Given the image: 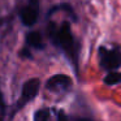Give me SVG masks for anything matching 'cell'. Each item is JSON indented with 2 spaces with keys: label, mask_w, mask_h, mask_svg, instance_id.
Masks as SVG:
<instances>
[{
  "label": "cell",
  "mask_w": 121,
  "mask_h": 121,
  "mask_svg": "<svg viewBox=\"0 0 121 121\" xmlns=\"http://www.w3.org/2000/svg\"><path fill=\"white\" fill-rule=\"evenodd\" d=\"M47 31H48V35H50L51 40L56 44V47L63 50L65 52V55L74 63V65H77L78 46H77V42L73 37V33H72V29H70V24L63 22L60 26H57L56 24L51 22Z\"/></svg>",
  "instance_id": "6da1fadb"
},
{
  "label": "cell",
  "mask_w": 121,
  "mask_h": 121,
  "mask_svg": "<svg viewBox=\"0 0 121 121\" xmlns=\"http://www.w3.org/2000/svg\"><path fill=\"white\" fill-rule=\"evenodd\" d=\"M99 64L104 70L115 72L121 66V48H99Z\"/></svg>",
  "instance_id": "7a4b0ae2"
},
{
  "label": "cell",
  "mask_w": 121,
  "mask_h": 121,
  "mask_svg": "<svg viewBox=\"0 0 121 121\" xmlns=\"http://www.w3.org/2000/svg\"><path fill=\"white\" fill-rule=\"evenodd\" d=\"M39 87H40V81L38 78H30L25 82L24 87H22V91H21V96L17 100L16 105H14V108H13L12 117H13L17 112H20L27 103H30L35 96H37L38 91H39Z\"/></svg>",
  "instance_id": "3957f363"
},
{
  "label": "cell",
  "mask_w": 121,
  "mask_h": 121,
  "mask_svg": "<svg viewBox=\"0 0 121 121\" xmlns=\"http://www.w3.org/2000/svg\"><path fill=\"white\" fill-rule=\"evenodd\" d=\"M39 16V0H29L27 4L21 9V21L25 26H33L38 21Z\"/></svg>",
  "instance_id": "277c9868"
},
{
  "label": "cell",
  "mask_w": 121,
  "mask_h": 121,
  "mask_svg": "<svg viewBox=\"0 0 121 121\" xmlns=\"http://www.w3.org/2000/svg\"><path fill=\"white\" fill-rule=\"evenodd\" d=\"M72 85V78L68 74H55L51 78H48V81L46 82V87L50 91H65L70 87Z\"/></svg>",
  "instance_id": "5b68a950"
},
{
  "label": "cell",
  "mask_w": 121,
  "mask_h": 121,
  "mask_svg": "<svg viewBox=\"0 0 121 121\" xmlns=\"http://www.w3.org/2000/svg\"><path fill=\"white\" fill-rule=\"evenodd\" d=\"M25 42H26V48H34V50H43L44 48V42H43V37L39 31H30L25 37Z\"/></svg>",
  "instance_id": "8992f818"
},
{
  "label": "cell",
  "mask_w": 121,
  "mask_h": 121,
  "mask_svg": "<svg viewBox=\"0 0 121 121\" xmlns=\"http://www.w3.org/2000/svg\"><path fill=\"white\" fill-rule=\"evenodd\" d=\"M103 82H104L105 85H108V86H113V85L120 83L121 82V72H117V70L109 72V73L104 77Z\"/></svg>",
  "instance_id": "52a82bcc"
},
{
  "label": "cell",
  "mask_w": 121,
  "mask_h": 121,
  "mask_svg": "<svg viewBox=\"0 0 121 121\" xmlns=\"http://www.w3.org/2000/svg\"><path fill=\"white\" fill-rule=\"evenodd\" d=\"M50 120V109L40 108L34 113V121H48Z\"/></svg>",
  "instance_id": "ba28073f"
},
{
  "label": "cell",
  "mask_w": 121,
  "mask_h": 121,
  "mask_svg": "<svg viewBox=\"0 0 121 121\" xmlns=\"http://www.w3.org/2000/svg\"><path fill=\"white\" fill-rule=\"evenodd\" d=\"M0 113H5V103L3 99V94H1V90H0Z\"/></svg>",
  "instance_id": "9c48e42d"
},
{
  "label": "cell",
  "mask_w": 121,
  "mask_h": 121,
  "mask_svg": "<svg viewBox=\"0 0 121 121\" xmlns=\"http://www.w3.org/2000/svg\"><path fill=\"white\" fill-rule=\"evenodd\" d=\"M57 121H69V120H68L65 113H64L63 111H60V112L57 113Z\"/></svg>",
  "instance_id": "30bf717a"
},
{
  "label": "cell",
  "mask_w": 121,
  "mask_h": 121,
  "mask_svg": "<svg viewBox=\"0 0 121 121\" xmlns=\"http://www.w3.org/2000/svg\"><path fill=\"white\" fill-rule=\"evenodd\" d=\"M74 121H92V120H90V118H85V117H78V118H76Z\"/></svg>",
  "instance_id": "8fae6325"
},
{
  "label": "cell",
  "mask_w": 121,
  "mask_h": 121,
  "mask_svg": "<svg viewBox=\"0 0 121 121\" xmlns=\"http://www.w3.org/2000/svg\"><path fill=\"white\" fill-rule=\"evenodd\" d=\"M0 121H3V120H1V117H0Z\"/></svg>",
  "instance_id": "7c38bea8"
}]
</instances>
